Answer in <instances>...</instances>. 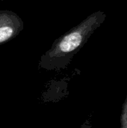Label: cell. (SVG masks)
Here are the masks:
<instances>
[{"mask_svg":"<svg viewBox=\"0 0 127 128\" xmlns=\"http://www.w3.org/2000/svg\"><path fill=\"white\" fill-rule=\"evenodd\" d=\"M107 15L104 11L92 13L80 23L57 38L40 57L39 68L59 71L66 68L85 46L94 32L102 26Z\"/></svg>","mask_w":127,"mask_h":128,"instance_id":"1","label":"cell"},{"mask_svg":"<svg viewBox=\"0 0 127 128\" xmlns=\"http://www.w3.org/2000/svg\"><path fill=\"white\" fill-rule=\"evenodd\" d=\"M23 28V21L15 12L0 10V44L16 38Z\"/></svg>","mask_w":127,"mask_h":128,"instance_id":"2","label":"cell"},{"mask_svg":"<svg viewBox=\"0 0 127 128\" xmlns=\"http://www.w3.org/2000/svg\"><path fill=\"white\" fill-rule=\"evenodd\" d=\"M121 128H127V99L123 107L121 116Z\"/></svg>","mask_w":127,"mask_h":128,"instance_id":"3","label":"cell"},{"mask_svg":"<svg viewBox=\"0 0 127 128\" xmlns=\"http://www.w3.org/2000/svg\"><path fill=\"white\" fill-rule=\"evenodd\" d=\"M79 128H91V124L88 121H87L85 123H84Z\"/></svg>","mask_w":127,"mask_h":128,"instance_id":"4","label":"cell"}]
</instances>
